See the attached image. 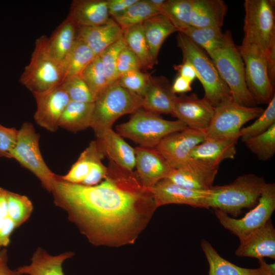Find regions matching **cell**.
<instances>
[{"label": "cell", "instance_id": "obj_1", "mask_svg": "<svg viewBox=\"0 0 275 275\" xmlns=\"http://www.w3.org/2000/svg\"><path fill=\"white\" fill-rule=\"evenodd\" d=\"M51 193L54 204L96 246L133 244L157 208L151 189L135 171L111 161L106 177L98 184L72 183L56 174Z\"/></svg>", "mask_w": 275, "mask_h": 275}, {"label": "cell", "instance_id": "obj_2", "mask_svg": "<svg viewBox=\"0 0 275 275\" xmlns=\"http://www.w3.org/2000/svg\"><path fill=\"white\" fill-rule=\"evenodd\" d=\"M274 1L245 0L243 40L256 44L265 54L270 79L275 81Z\"/></svg>", "mask_w": 275, "mask_h": 275}, {"label": "cell", "instance_id": "obj_3", "mask_svg": "<svg viewBox=\"0 0 275 275\" xmlns=\"http://www.w3.org/2000/svg\"><path fill=\"white\" fill-rule=\"evenodd\" d=\"M266 181L253 174H243L232 182L212 186L206 197L207 209L212 208L234 216L256 205Z\"/></svg>", "mask_w": 275, "mask_h": 275}, {"label": "cell", "instance_id": "obj_4", "mask_svg": "<svg viewBox=\"0 0 275 275\" xmlns=\"http://www.w3.org/2000/svg\"><path fill=\"white\" fill-rule=\"evenodd\" d=\"M178 46L183 60L189 61L194 66L197 78L204 91L203 97L213 107L232 101L231 92L221 78L212 61L207 53L184 34L178 32Z\"/></svg>", "mask_w": 275, "mask_h": 275}, {"label": "cell", "instance_id": "obj_5", "mask_svg": "<svg viewBox=\"0 0 275 275\" xmlns=\"http://www.w3.org/2000/svg\"><path fill=\"white\" fill-rule=\"evenodd\" d=\"M208 56L228 87L233 101L241 105L255 106L257 103L246 86L241 56L230 31L226 32L224 44Z\"/></svg>", "mask_w": 275, "mask_h": 275}, {"label": "cell", "instance_id": "obj_6", "mask_svg": "<svg viewBox=\"0 0 275 275\" xmlns=\"http://www.w3.org/2000/svg\"><path fill=\"white\" fill-rule=\"evenodd\" d=\"M142 97L122 87L117 80L96 96L91 127L97 136L112 128L120 117L142 108Z\"/></svg>", "mask_w": 275, "mask_h": 275}, {"label": "cell", "instance_id": "obj_7", "mask_svg": "<svg viewBox=\"0 0 275 275\" xmlns=\"http://www.w3.org/2000/svg\"><path fill=\"white\" fill-rule=\"evenodd\" d=\"M179 120L171 121L141 108L131 114L128 121L117 125L116 132L145 148H155L166 136L187 128Z\"/></svg>", "mask_w": 275, "mask_h": 275}, {"label": "cell", "instance_id": "obj_8", "mask_svg": "<svg viewBox=\"0 0 275 275\" xmlns=\"http://www.w3.org/2000/svg\"><path fill=\"white\" fill-rule=\"evenodd\" d=\"M48 37L37 38L29 64L19 81L33 94L40 93L60 86L64 80L62 63L49 52Z\"/></svg>", "mask_w": 275, "mask_h": 275}, {"label": "cell", "instance_id": "obj_9", "mask_svg": "<svg viewBox=\"0 0 275 275\" xmlns=\"http://www.w3.org/2000/svg\"><path fill=\"white\" fill-rule=\"evenodd\" d=\"M244 67L248 88L256 103L268 104L274 95L268 74V63L263 51L256 44L242 40L238 47Z\"/></svg>", "mask_w": 275, "mask_h": 275}, {"label": "cell", "instance_id": "obj_10", "mask_svg": "<svg viewBox=\"0 0 275 275\" xmlns=\"http://www.w3.org/2000/svg\"><path fill=\"white\" fill-rule=\"evenodd\" d=\"M39 134L33 124L23 123L18 130L16 144L11 152V158L16 160L23 167L33 173L48 191L52 189L56 174L48 167L39 148Z\"/></svg>", "mask_w": 275, "mask_h": 275}, {"label": "cell", "instance_id": "obj_11", "mask_svg": "<svg viewBox=\"0 0 275 275\" xmlns=\"http://www.w3.org/2000/svg\"><path fill=\"white\" fill-rule=\"evenodd\" d=\"M275 209V184H265L256 206L243 217L236 219L218 209L216 217L221 225L239 239L264 225Z\"/></svg>", "mask_w": 275, "mask_h": 275}, {"label": "cell", "instance_id": "obj_12", "mask_svg": "<svg viewBox=\"0 0 275 275\" xmlns=\"http://www.w3.org/2000/svg\"><path fill=\"white\" fill-rule=\"evenodd\" d=\"M261 107H249L231 101L214 107L205 136L215 139H239L242 126L257 118L264 111Z\"/></svg>", "mask_w": 275, "mask_h": 275}, {"label": "cell", "instance_id": "obj_13", "mask_svg": "<svg viewBox=\"0 0 275 275\" xmlns=\"http://www.w3.org/2000/svg\"><path fill=\"white\" fill-rule=\"evenodd\" d=\"M205 138V131L187 127L164 137L155 149L174 169L189 159L191 150Z\"/></svg>", "mask_w": 275, "mask_h": 275}, {"label": "cell", "instance_id": "obj_14", "mask_svg": "<svg viewBox=\"0 0 275 275\" xmlns=\"http://www.w3.org/2000/svg\"><path fill=\"white\" fill-rule=\"evenodd\" d=\"M214 112V107L203 97L200 98L195 93L183 94L176 96L172 116L188 128L205 131Z\"/></svg>", "mask_w": 275, "mask_h": 275}, {"label": "cell", "instance_id": "obj_15", "mask_svg": "<svg viewBox=\"0 0 275 275\" xmlns=\"http://www.w3.org/2000/svg\"><path fill=\"white\" fill-rule=\"evenodd\" d=\"M219 166L190 158L182 166L173 169L168 177L183 187L198 190H208L218 172Z\"/></svg>", "mask_w": 275, "mask_h": 275}, {"label": "cell", "instance_id": "obj_16", "mask_svg": "<svg viewBox=\"0 0 275 275\" xmlns=\"http://www.w3.org/2000/svg\"><path fill=\"white\" fill-rule=\"evenodd\" d=\"M37 109L34 120L41 127L50 131L58 129V122L65 108L70 101L61 86L40 93H34Z\"/></svg>", "mask_w": 275, "mask_h": 275}, {"label": "cell", "instance_id": "obj_17", "mask_svg": "<svg viewBox=\"0 0 275 275\" xmlns=\"http://www.w3.org/2000/svg\"><path fill=\"white\" fill-rule=\"evenodd\" d=\"M134 152L135 172L143 185L148 188L168 178L174 169L155 148L138 146L134 148Z\"/></svg>", "mask_w": 275, "mask_h": 275}, {"label": "cell", "instance_id": "obj_18", "mask_svg": "<svg viewBox=\"0 0 275 275\" xmlns=\"http://www.w3.org/2000/svg\"><path fill=\"white\" fill-rule=\"evenodd\" d=\"M157 208L170 204H185L207 208L208 190H198L180 186L168 178L158 182L150 188Z\"/></svg>", "mask_w": 275, "mask_h": 275}, {"label": "cell", "instance_id": "obj_19", "mask_svg": "<svg viewBox=\"0 0 275 275\" xmlns=\"http://www.w3.org/2000/svg\"><path fill=\"white\" fill-rule=\"evenodd\" d=\"M239 241L235 251L237 257L275 259V229L270 219Z\"/></svg>", "mask_w": 275, "mask_h": 275}, {"label": "cell", "instance_id": "obj_20", "mask_svg": "<svg viewBox=\"0 0 275 275\" xmlns=\"http://www.w3.org/2000/svg\"><path fill=\"white\" fill-rule=\"evenodd\" d=\"M96 136V141L105 156L121 168L133 171L135 166V154L133 148L112 128Z\"/></svg>", "mask_w": 275, "mask_h": 275}, {"label": "cell", "instance_id": "obj_21", "mask_svg": "<svg viewBox=\"0 0 275 275\" xmlns=\"http://www.w3.org/2000/svg\"><path fill=\"white\" fill-rule=\"evenodd\" d=\"M122 37V29L112 18L103 24L77 27L76 31V38L84 41L96 56Z\"/></svg>", "mask_w": 275, "mask_h": 275}, {"label": "cell", "instance_id": "obj_22", "mask_svg": "<svg viewBox=\"0 0 275 275\" xmlns=\"http://www.w3.org/2000/svg\"><path fill=\"white\" fill-rule=\"evenodd\" d=\"M177 95L171 90V85L164 76L151 77L150 84L143 97L142 108L156 114L172 116Z\"/></svg>", "mask_w": 275, "mask_h": 275}, {"label": "cell", "instance_id": "obj_23", "mask_svg": "<svg viewBox=\"0 0 275 275\" xmlns=\"http://www.w3.org/2000/svg\"><path fill=\"white\" fill-rule=\"evenodd\" d=\"M109 16L107 0H74L67 15L77 27L104 24Z\"/></svg>", "mask_w": 275, "mask_h": 275}, {"label": "cell", "instance_id": "obj_24", "mask_svg": "<svg viewBox=\"0 0 275 275\" xmlns=\"http://www.w3.org/2000/svg\"><path fill=\"white\" fill-rule=\"evenodd\" d=\"M238 139H205L191 150L190 158L219 166L224 160L233 159Z\"/></svg>", "mask_w": 275, "mask_h": 275}, {"label": "cell", "instance_id": "obj_25", "mask_svg": "<svg viewBox=\"0 0 275 275\" xmlns=\"http://www.w3.org/2000/svg\"><path fill=\"white\" fill-rule=\"evenodd\" d=\"M72 252H66L58 255L49 254L38 248L31 259V263L19 267L16 270L20 275H64L62 265L73 257Z\"/></svg>", "mask_w": 275, "mask_h": 275}, {"label": "cell", "instance_id": "obj_26", "mask_svg": "<svg viewBox=\"0 0 275 275\" xmlns=\"http://www.w3.org/2000/svg\"><path fill=\"white\" fill-rule=\"evenodd\" d=\"M201 246L209 263V275H260L266 271L272 264H267L263 259H260L259 260V268H243L221 257L208 241L202 240Z\"/></svg>", "mask_w": 275, "mask_h": 275}, {"label": "cell", "instance_id": "obj_27", "mask_svg": "<svg viewBox=\"0 0 275 275\" xmlns=\"http://www.w3.org/2000/svg\"><path fill=\"white\" fill-rule=\"evenodd\" d=\"M227 9L222 0H193L190 25L222 29Z\"/></svg>", "mask_w": 275, "mask_h": 275}, {"label": "cell", "instance_id": "obj_28", "mask_svg": "<svg viewBox=\"0 0 275 275\" xmlns=\"http://www.w3.org/2000/svg\"><path fill=\"white\" fill-rule=\"evenodd\" d=\"M144 34L154 65L158 63L160 49L166 38L178 32L177 29L164 15L159 14L142 23Z\"/></svg>", "mask_w": 275, "mask_h": 275}, {"label": "cell", "instance_id": "obj_29", "mask_svg": "<svg viewBox=\"0 0 275 275\" xmlns=\"http://www.w3.org/2000/svg\"><path fill=\"white\" fill-rule=\"evenodd\" d=\"M94 102L70 100L58 122V127L72 132L83 130L91 126Z\"/></svg>", "mask_w": 275, "mask_h": 275}, {"label": "cell", "instance_id": "obj_30", "mask_svg": "<svg viewBox=\"0 0 275 275\" xmlns=\"http://www.w3.org/2000/svg\"><path fill=\"white\" fill-rule=\"evenodd\" d=\"M77 29L74 22L67 16L48 37L49 52L61 63L74 43Z\"/></svg>", "mask_w": 275, "mask_h": 275}, {"label": "cell", "instance_id": "obj_31", "mask_svg": "<svg viewBox=\"0 0 275 275\" xmlns=\"http://www.w3.org/2000/svg\"><path fill=\"white\" fill-rule=\"evenodd\" d=\"M96 57L92 49L84 41L76 38L71 49L62 62L64 80L72 76L80 75Z\"/></svg>", "mask_w": 275, "mask_h": 275}, {"label": "cell", "instance_id": "obj_32", "mask_svg": "<svg viewBox=\"0 0 275 275\" xmlns=\"http://www.w3.org/2000/svg\"><path fill=\"white\" fill-rule=\"evenodd\" d=\"M180 32L203 49L208 55L221 47L226 39V32L216 28H196L190 26Z\"/></svg>", "mask_w": 275, "mask_h": 275}, {"label": "cell", "instance_id": "obj_33", "mask_svg": "<svg viewBox=\"0 0 275 275\" xmlns=\"http://www.w3.org/2000/svg\"><path fill=\"white\" fill-rule=\"evenodd\" d=\"M127 46L139 59L142 69H151L154 65L144 34L142 24L123 29Z\"/></svg>", "mask_w": 275, "mask_h": 275}, {"label": "cell", "instance_id": "obj_34", "mask_svg": "<svg viewBox=\"0 0 275 275\" xmlns=\"http://www.w3.org/2000/svg\"><path fill=\"white\" fill-rule=\"evenodd\" d=\"M193 0H166L160 7V13L166 17L178 32L190 25Z\"/></svg>", "mask_w": 275, "mask_h": 275}, {"label": "cell", "instance_id": "obj_35", "mask_svg": "<svg viewBox=\"0 0 275 275\" xmlns=\"http://www.w3.org/2000/svg\"><path fill=\"white\" fill-rule=\"evenodd\" d=\"M161 14L160 10L149 0H138L121 15L113 18L123 29L142 24L155 15Z\"/></svg>", "mask_w": 275, "mask_h": 275}, {"label": "cell", "instance_id": "obj_36", "mask_svg": "<svg viewBox=\"0 0 275 275\" xmlns=\"http://www.w3.org/2000/svg\"><path fill=\"white\" fill-rule=\"evenodd\" d=\"M101 152L102 151L96 140L91 141L81 153L69 172L64 176H60L61 178L70 183H81L90 170L93 159Z\"/></svg>", "mask_w": 275, "mask_h": 275}, {"label": "cell", "instance_id": "obj_37", "mask_svg": "<svg viewBox=\"0 0 275 275\" xmlns=\"http://www.w3.org/2000/svg\"><path fill=\"white\" fill-rule=\"evenodd\" d=\"M243 142L260 160L264 161L269 160L275 154V124L264 132Z\"/></svg>", "mask_w": 275, "mask_h": 275}, {"label": "cell", "instance_id": "obj_38", "mask_svg": "<svg viewBox=\"0 0 275 275\" xmlns=\"http://www.w3.org/2000/svg\"><path fill=\"white\" fill-rule=\"evenodd\" d=\"M8 216L18 228L30 217L33 206L31 201L25 196L7 191Z\"/></svg>", "mask_w": 275, "mask_h": 275}, {"label": "cell", "instance_id": "obj_39", "mask_svg": "<svg viewBox=\"0 0 275 275\" xmlns=\"http://www.w3.org/2000/svg\"><path fill=\"white\" fill-rule=\"evenodd\" d=\"M95 98L108 85V82L99 57L96 56L80 75Z\"/></svg>", "mask_w": 275, "mask_h": 275}, {"label": "cell", "instance_id": "obj_40", "mask_svg": "<svg viewBox=\"0 0 275 275\" xmlns=\"http://www.w3.org/2000/svg\"><path fill=\"white\" fill-rule=\"evenodd\" d=\"M275 124V95L268 103L262 114L251 125L242 128L239 131V138L243 142L245 140L260 134Z\"/></svg>", "mask_w": 275, "mask_h": 275}, {"label": "cell", "instance_id": "obj_41", "mask_svg": "<svg viewBox=\"0 0 275 275\" xmlns=\"http://www.w3.org/2000/svg\"><path fill=\"white\" fill-rule=\"evenodd\" d=\"M126 47V43L122 37L107 47L98 56L108 85L118 79L119 76L116 71L117 60L120 52Z\"/></svg>", "mask_w": 275, "mask_h": 275}, {"label": "cell", "instance_id": "obj_42", "mask_svg": "<svg viewBox=\"0 0 275 275\" xmlns=\"http://www.w3.org/2000/svg\"><path fill=\"white\" fill-rule=\"evenodd\" d=\"M61 86L70 100L90 103L95 101V98L80 75L65 79Z\"/></svg>", "mask_w": 275, "mask_h": 275}, {"label": "cell", "instance_id": "obj_43", "mask_svg": "<svg viewBox=\"0 0 275 275\" xmlns=\"http://www.w3.org/2000/svg\"><path fill=\"white\" fill-rule=\"evenodd\" d=\"M151 76L141 70H133L120 76L118 80L124 88L143 97L150 84Z\"/></svg>", "mask_w": 275, "mask_h": 275}, {"label": "cell", "instance_id": "obj_44", "mask_svg": "<svg viewBox=\"0 0 275 275\" xmlns=\"http://www.w3.org/2000/svg\"><path fill=\"white\" fill-rule=\"evenodd\" d=\"M141 69L139 59L127 46L120 52L116 63V71L119 77L129 71Z\"/></svg>", "mask_w": 275, "mask_h": 275}, {"label": "cell", "instance_id": "obj_45", "mask_svg": "<svg viewBox=\"0 0 275 275\" xmlns=\"http://www.w3.org/2000/svg\"><path fill=\"white\" fill-rule=\"evenodd\" d=\"M105 157L102 152L98 153L93 159L90 170L81 184L93 186L100 183L106 176L107 167L102 162Z\"/></svg>", "mask_w": 275, "mask_h": 275}, {"label": "cell", "instance_id": "obj_46", "mask_svg": "<svg viewBox=\"0 0 275 275\" xmlns=\"http://www.w3.org/2000/svg\"><path fill=\"white\" fill-rule=\"evenodd\" d=\"M18 130L5 127L0 124V157L11 158V152L17 139Z\"/></svg>", "mask_w": 275, "mask_h": 275}, {"label": "cell", "instance_id": "obj_47", "mask_svg": "<svg viewBox=\"0 0 275 275\" xmlns=\"http://www.w3.org/2000/svg\"><path fill=\"white\" fill-rule=\"evenodd\" d=\"M138 0H107L108 11L113 18L125 12Z\"/></svg>", "mask_w": 275, "mask_h": 275}, {"label": "cell", "instance_id": "obj_48", "mask_svg": "<svg viewBox=\"0 0 275 275\" xmlns=\"http://www.w3.org/2000/svg\"><path fill=\"white\" fill-rule=\"evenodd\" d=\"M16 228H17L16 224L8 216L0 229V248H5L9 245L11 235Z\"/></svg>", "mask_w": 275, "mask_h": 275}, {"label": "cell", "instance_id": "obj_49", "mask_svg": "<svg viewBox=\"0 0 275 275\" xmlns=\"http://www.w3.org/2000/svg\"><path fill=\"white\" fill-rule=\"evenodd\" d=\"M178 75L185 78L191 83L197 78V73L193 65L188 61L183 60L182 62L174 66Z\"/></svg>", "mask_w": 275, "mask_h": 275}, {"label": "cell", "instance_id": "obj_50", "mask_svg": "<svg viewBox=\"0 0 275 275\" xmlns=\"http://www.w3.org/2000/svg\"><path fill=\"white\" fill-rule=\"evenodd\" d=\"M191 83L188 80L178 75L171 85V90L175 94L177 93L183 94L191 90Z\"/></svg>", "mask_w": 275, "mask_h": 275}, {"label": "cell", "instance_id": "obj_51", "mask_svg": "<svg viewBox=\"0 0 275 275\" xmlns=\"http://www.w3.org/2000/svg\"><path fill=\"white\" fill-rule=\"evenodd\" d=\"M8 256L5 248L0 250V275H20L16 270L11 269L8 265Z\"/></svg>", "mask_w": 275, "mask_h": 275}, {"label": "cell", "instance_id": "obj_52", "mask_svg": "<svg viewBox=\"0 0 275 275\" xmlns=\"http://www.w3.org/2000/svg\"><path fill=\"white\" fill-rule=\"evenodd\" d=\"M7 190L0 187V229L9 216L7 204Z\"/></svg>", "mask_w": 275, "mask_h": 275}, {"label": "cell", "instance_id": "obj_53", "mask_svg": "<svg viewBox=\"0 0 275 275\" xmlns=\"http://www.w3.org/2000/svg\"><path fill=\"white\" fill-rule=\"evenodd\" d=\"M260 275H275L274 264H272L270 267L266 271Z\"/></svg>", "mask_w": 275, "mask_h": 275}, {"label": "cell", "instance_id": "obj_54", "mask_svg": "<svg viewBox=\"0 0 275 275\" xmlns=\"http://www.w3.org/2000/svg\"><path fill=\"white\" fill-rule=\"evenodd\" d=\"M1 249V248H0V250Z\"/></svg>", "mask_w": 275, "mask_h": 275}]
</instances>
